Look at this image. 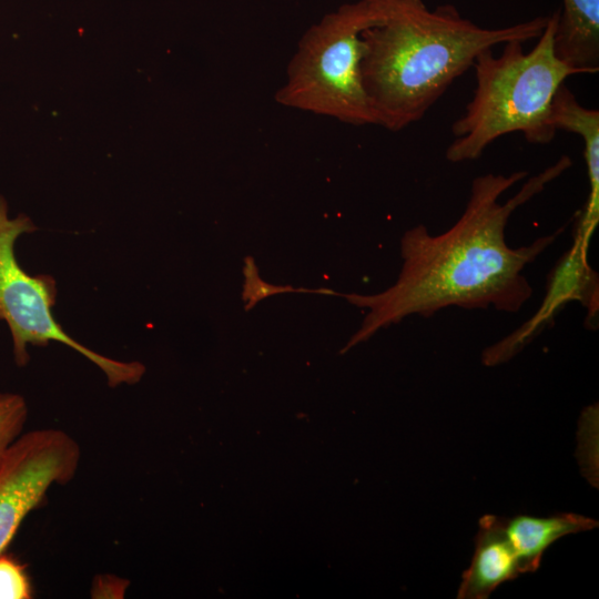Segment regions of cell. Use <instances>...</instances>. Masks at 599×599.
Wrapping results in <instances>:
<instances>
[{"instance_id": "5", "label": "cell", "mask_w": 599, "mask_h": 599, "mask_svg": "<svg viewBox=\"0 0 599 599\" xmlns=\"http://www.w3.org/2000/svg\"><path fill=\"white\" fill-rule=\"evenodd\" d=\"M37 230L26 214L9 216L7 201L0 195V321L6 322L12 338L13 358L18 366L28 364V346H47L59 342L97 365L110 387L140 382L145 366L140 362H122L101 355L72 338L54 319L57 282L49 274L31 275L17 261L14 246L22 234Z\"/></svg>"}, {"instance_id": "12", "label": "cell", "mask_w": 599, "mask_h": 599, "mask_svg": "<svg viewBox=\"0 0 599 599\" xmlns=\"http://www.w3.org/2000/svg\"><path fill=\"white\" fill-rule=\"evenodd\" d=\"M28 413L23 396L16 393H0V465L8 449L22 434Z\"/></svg>"}, {"instance_id": "11", "label": "cell", "mask_w": 599, "mask_h": 599, "mask_svg": "<svg viewBox=\"0 0 599 599\" xmlns=\"http://www.w3.org/2000/svg\"><path fill=\"white\" fill-rule=\"evenodd\" d=\"M555 33L557 57L585 74L599 71V0H561Z\"/></svg>"}, {"instance_id": "8", "label": "cell", "mask_w": 599, "mask_h": 599, "mask_svg": "<svg viewBox=\"0 0 599 599\" xmlns=\"http://www.w3.org/2000/svg\"><path fill=\"white\" fill-rule=\"evenodd\" d=\"M522 572L519 558L508 540L501 517L485 515L479 520L471 562L461 576L458 599H487L502 582Z\"/></svg>"}, {"instance_id": "1", "label": "cell", "mask_w": 599, "mask_h": 599, "mask_svg": "<svg viewBox=\"0 0 599 599\" xmlns=\"http://www.w3.org/2000/svg\"><path fill=\"white\" fill-rule=\"evenodd\" d=\"M571 164V159L562 155L528 179L505 203L500 202L502 194L528 173L479 175L471 182L464 212L449 229L436 235L423 224L407 230L400 240L403 265L390 287L373 295L338 294L357 307L368 308L342 353L410 315L428 318L451 306L520 311L534 292L524 270L555 243L564 229L511 247L506 242L507 224L518 207Z\"/></svg>"}, {"instance_id": "15", "label": "cell", "mask_w": 599, "mask_h": 599, "mask_svg": "<svg viewBox=\"0 0 599 599\" xmlns=\"http://www.w3.org/2000/svg\"><path fill=\"white\" fill-rule=\"evenodd\" d=\"M372 3H376L384 7H392L395 4H402V3H414L422 0H366Z\"/></svg>"}, {"instance_id": "4", "label": "cell", "mask_w": 599, "mask_h": 599, "mask_svg": "<svg viewBox=\"0 0 599 599\" xmlns=\"http://www.w3.org/2000/svg\"><path fill=\"white\" fill-rule=\"evenodd\" d=\"M390 9L358 0L311 26L287 65L276 102L352 125L375 124L362 80V33L384 21Z\"/></svg>"}, {"instance_id": "7", "label": "cell", "mask_w": 599, "mask_h": 599, "mask_svg": "<svg viewBox=\"0 0 599 599\" xmlns=\"http://www.w3.org/2000/svg\"><path fill=\"white\" fill-rule=\"evenodd\" d=\"M589 244L575 235L573 244L548 275L546 297L537 313L509 336L483 353L487 366L507 362L524 348L554 318L565 304L580 302L588 312L587 326L598 319V275L588 263Z\"/></svg>"}, {"instance_id": "2", "label": "cell", "mask_w": 599, "mask_h": 599, "mask_svg": "<svg viewBox=\"0 0 599 599\" xmlns=\"http://www.w3.org/2000/svg\"><path fill=\"white\" fill-rule=\"evenodd\" d=\"M548 16L502 28H483L453 4L429 10L423 1L392 7L363 31L362 80L375 124L400 131L420 121L453 82L487 49L537 39Z\"/></svg>"}, {"instance_id": "13", "label": "cell", "mask_w": 599, "mask_h": 599, "mask_svg": "<svg viewBox=\"0 0 599 599\" xmlns=\"http://www.w3.org/2000/svg\"><path fill=\"white\" fill-rule=\"evenodd\" d=\"M243 274L245 277L242 297L246 302L245 311L253 308L260 301L281 293L290 292H308L319 293L325 295H337L331 290H295L290 285L278 286L264 282L258 275V268L252 256L244 258Z\"/></svg>"}, {"instance_id": "9", "label": "cell", "mask_w": 599, "mask_h": 599, "mask_svg": "<svg viewBox=\"0 0 599 599\" xmlns=\"http://www.w3.org/2000/svg\"><path fill=\"white\" fill-rule=\"evenodd\" d=\"M551 120L557 131L575 133L583 141L589 194L578 214L575 235L589 244L599 222V111L580 104L564 83L554 98Z\"/></svg>"}, {"instance_id": "3", "label": "cell", "mask_w": 599, "mask_h": 599, "mask_svg": "<svg viewBox=\"0 0 599 599\" xmlns=\"http://www.w3.org/2000/svg\"><path fill=\"white\" fill-rule=\"evenodd\" d=\"M558 11L548 21L535 47L526 52L520 41L507 42L499 55L483 51L473 68L476 88L464 114L451 125L453 142L446 150L451 163L473 161L497 139L514 132L529 143L547 144L557 130L551 120L558 89L572 75L585 74L568 65L555 51Z\"/></svg>"}, {"instance_id": "6", "label": "cell", "mask_w": 599, "mask_h": 599, "mask_svg": "<svg viewBox=\"0 0 599 599\" xmlns=\"http://www.w3.org/2000/svg\"><path fill=\"white\" fill-rule=\"evenodd\" d=\"M80 457L75 439L57 428L22 433L11 445L0 465V555L48 490L74 478Z\"/></svg>"}, {"instance_id": "10", "label": "cell", "mask_w": 599, "mask_h": 599, "mask_svg": "<svg viewBox=\"0 0 599 599\" xmlns=\"http://www.w3.org/2000/svg\"><path fill=\"white\" fill-rule=\"evenodd\" d=\"M501 524L519 558L524 573L536 571L546 550L560 538L598 527L597 520L570 512L549 517L529 515L501 517Z\"/></svg>"}, {"instance_id": "14", "label": "cell", "mask_w": 599, "mask_h": 599, "mask_svg": "<svg viewBox=\"0 0 599 599\" xmlns=\"http://www.w3.org/2000/svg\"><path fill=\"white\" fill-rule=\"evenodd\" d=\"M31 597V583L24 567L13 558L0 555V599Z\"/></svg>"}]
</instances>
